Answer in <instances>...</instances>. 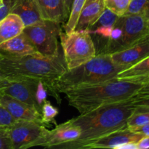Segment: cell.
<instances>
[{"mask_svg": "<svg viewBox=\"0 0 149 149\" xmlns=\"http://www.w3.org/2000/svg\"><path fill=\"white\" fill-rule=\"evenodd\" d=\"M135 109L132 98L106 105L70 119L81 130L77 141L61 145V149H82L88 143L111 132L127 127V122Z\"/></svg>", "mask_w": 149, "mask_h": 149, "instance_id": "6da1fadb", "label": "cell"}, {"mask_svg": "<svg viewBox=\"0 0 149 149\" xmlns=\"http://www.w3.org/2000/svg\"><path fill=\"white\" fill-rule=\"evenodd\" d=\"M66 70L64 59L60 55L49 57L36 53L20 57L1 56L0 59V72L9 81H41L47 91L58 100L59 95L54 85Z\"/></svg>", "mask_w": 149, "mask_h": 149, "instance_id": "7a4b0ae2", "label": "cell"}, {"mask_svg": "<svg viewBox=\"0 0 149 149\" xmlns=\"http://www.w3.org/2000/svg\"><path fill=\"white\" fill-rule=\"evenodd\" d=\"M146 83L118 79L70 89L63 93L68 104L79 113L106 105L130 100Z\"/></svg>", "mask_w": 149, "mask_h": 149, "instance_id": "3957f363", "label": "cell"}, {"mask_svg": "<svg viewBox=\"0 0 149 149\" xmlns=\"http://www.w3.org/2000/svg\"><path fill=\"white\" fill-rule=\"evenodd\" d=\"M112 61L109 54H97L87 62L67 69L55 81L54 90L58 95L65 90L93 85L116 79L123 71Z\"/></svg>", "mask_w": 149, "mask_h": 149, "instance_id": "277c9868", "label": "cell"}, {"mask_svg": "<svg viewBox=\"0 0 149 149\" xmlns=\"http://www.w3.org/2000/svg\"><path fill=\"white\" fill-rule=\"evenodd\" d=\"M63 59L67 69L76 68L97 55L93 37L88 29L60 33Z\"/></svg>", "mask_w": 149, "mask_h": 149, "instance_id": "5b68a950", "label": "cell"}, {"mask_svg": "<svg viewBox=\"0 0 149 149\" xmlns=\"http://www.w3.org/2000/svg\"><path fill=\"white\" fill-rule=\"evenodd\" d=\"M122 29V36L113 43L105 46L98 54H111L133 45L149 42V29L145 16L124 15L116 22Z\"/></svg>", "mask_w": 149, "mask_h": 149, "instance_id": "8992f818", "label": "cell"}, {"mask_svg": "<svg viewBox=\"0 0 149 149\" xmlns=\"http://www.w3.org/2000/svg\"><path fill=\"white\" fill-rule=\"evenodd\" d=\"M23 33L39 54L45 56H58L59 53L58 36L60 23L43 20L25 27Z\"/></svg>", "mask_w": 149, "mask_h": 149, "instance_id": "52a82bcc", "label": "cell"}, {"mask_svg": "<svg viewBox=\"0 0 149 149\" xmlns=\"http://www.w3.org/2000/svg\"><path fill=\"white\" fill-rule=\"evenodd\" d=\"M49 130L43 124L28 120H16L9 127L12 149L31 148Z\"/></svg>", "mask_w": 149, "mask_h": 149, "instance_id": "ba28073f", "label": "cell"}, {"mask_svg": "<svg viewBox=\"0 0 149 149\" xmlns=\"http://www.w3.org/2000/svg\"><path fill=\"white\" fill-rule=\"evenodd\" d=\"M81 135V130L69 120L58 125L54 129L48 130L42 138L38 140L33 147L58 148L65 143L77 141Z\"/></svg>", "mask_w": 149, "mask_h": 149, "instance_id": "9c48e42d", "label": "cell"}, {"mask_svg": "<svg viewBox=\"0 0 149 149\" xmlns=\"http://www.w3.org/2000/svg\"><path fill=\"white\" fill-rule=\"evenodd\" d=\"M144 135L135 132L126 127L111 132L105 136L88 143L82 149L113 148L120 149L121 147L129 143H138Z\"/></svg>", "mask_w": 149, "mask_h": 149, "instance_id": "30bf717a", "label": "cell"}, {"mask_svg": "<svg viewBox=\"0 0 149 149\" xmlns=\"http://www.w3.org/2000/svg\"><path fill=\"white\" fill-rule=\"evenodd\" d=\"M0 103L15 120L33 121L43 124L42 113L37 109L4 94L2 90L0 92Z\"/></svg>", "mask_w": 149, "mask_h": 149, "instance_id": "8fae6325", "label": "cell"}, {"mask_svg": "<svg viewBox=\"0 0 149 149\" xmlns=\"http://www.w3.org/2000/svg\"><path fill=\"white\" fill-rule=\"evenodd\" d=\"M39 82L25 80L13 81L2 90V93L35 108L42 113L36 99V90Z\"/></svg>", "mask_w": 149, "mask_h": 149, "instance_id": "7c38bea8", "label": "cell"}, {"mask_svg": "<svg viewBox=\"0 0 149 149\" xmlns=\"http://www.w3.org/2000/svg\"><path fill=\"white\" fill-rule=\"evenodd\" d=\"M109 55L113 63L125 70L148 56L149 42H142Z\"/></svg>", "mask_w": 149, "mask_h": 149, "instance_id": "4fadbf2b", "label": "cell"}, {"mask_svg": "<svg viewBox=\"0 0 149 149\" xmlns=\"http://www.w3.org/2000/svg\"><path fill=\"white\" fill-rule=\"evenodd\" d=\"M39 53L26 35L23 33L0 44L1 56L20 57Z\"/></svg>", "mask_w": 149, "mask_h": 149, "instance_id": "5bb4252c", "label": "cell"}, {"mask_svg": "<svg viewBox=\"0 0 149 149\" xmlns=\"http://www.w3.org/2000/svg\"><path fill=\"white\" fill-rule=\"evenodd\" d=\"M10 13L17 15L25 27L43 20L36 0H13Z\"/></svg>", "mask_w": 149, "mask_h": 149, "instance_id": "9a60e30c", "label": "cell"}, {"mask_svg": "<svg viewBox=\"0 0 149 149\" xmlns=\"http://www.w3.org/2000/svg\"><path fill=\"white\" fill-rule=\"evenodd\" d=\"M105 8L104 0H86L75 30L90 29L101 15Z\"/></svg>", "mask_w": 149, "mask_h": 149, "instance_id": "2e32d148", "label": "cell"}, {"mask_svg": "<svg viewBox=\"0 0 149 149\" xmlns=\"http://www.w3.org/2000/svg\"><path fill=\"white\" fill-rule=\"evenodd\" d=\"M43 20L60 23L66 20L64 0H36Z\"/></svg>", "mask_w": 149, "mask_h": 149, "instance_id": "e0dca14e", "label": "cell"}, {"mask_svg": "<svg viewBox=\"0 0 149 149\" xmlns=\"http://www.w3.org/2000/svg\"><path fill=\"white\" fill-rule=\"evenodd\" d=\"M118 79L148 83L149 81V55L117 74Z\"/></svg>", "mask_w": 149, "mask_h": 149, "instance_id": "ac0fdd59", "label": "cell"}, {"mask_svg": "<svg viewBox=\"0 0 149 149\" xmlns=\"http://www.w3.org/2000/svg\"><path fill=\"white\" fill-rule=\"evenodd\" d=\"M24 23L17 15L10 13L0 21V44L23 33Z\"/></svg>", "mask_w": 149, "mask_h": 149, "instance_id": "d6986e66", "label": "cell"}, {"mask_svg": "<svg viewBox=\"0 0 149 149\" xmlns=\"http://www.w3.org/2000/svg\"><path fill=\"white\" fill-rule=\"evenodd\" d=\"M148 123H149V108L135 106L133 113L130 116L127 122V127L131 129Z\"/></svg>", "mask_w": 149, "mask_h": 149, "instance_id": "ffe728a7", "label": "cell"}, {"mask_svg": "<svg viewBox=\"0 0 149 149\" xmlns=\"http://www.w3.org/2000/svg\"><path fill=\"white\" fill-rule=\"evenodd\" d=\"M85 1L86 0H74L68 20L63 26L64 31L70 32L75 30L80 13Z\"/></svg>", "mask_w": 149, "mask_h": 149, "instance_id": "44dd1931", "label": "cell"}, {"mask_svg": "<svg viewBox=\"0 0 149 149\" xmlns=\"http://www.w3.org/2000/svg\"><path fill=\"white\" fill-rule=\"evenodd\" d=\"M125 15H149V0H131L129 7Z\"/></svg>", "mask_w": 149, "mask_h": 149, "instance_id": "7402d4cb", "label": "cell"}, {"mask_svg": "<svg viewBox=\"0 0 149 149\" xmlns=\"http://www.w3.org/2000/svg\"><path fill=\"white\" fill-rule=\"evenodd\" d=\"M130 2L131 0H104L105 7L119 17L126 13Z\"/></svg>", "mask_w": 149, "mask_h": 149, "instance_id": "603a6c76", "label": "cell"}, {"mask_svg": "<svg viewBox=\"0 0 149 149\" xmlns=\"http://www.w3.org/2000/svg\"><path fill=\"white\" fill-rule=\"evenodd\" d=\"M119 17V16L116 15L113 12L109 10V9L105 8L103 13L99 17L97 21L89 29L92 30V29H95L97 27H100V26H111L113 27Z\"/></svg>", "mask_w": 149, "mask_h": 149, "instance_id": "cb8c5ba5", "label": "cell"}, {"mask_svg": "<svg viewBox=\"0 0 149 149\" xmlns=\"http://www.w3.org/2000/svg\"><path fill=\"white\" fill-rule=\"evenodd\" d=\"M58 114V111L49 101L45 100L42 106V123L45 126H49L50 124L55 123V118Z\"/></svg>", "mask_w": 149, "mask_h": 149, "instance_id": "d4e9b609", "label": "cell"}, {"mask_svg": "<svg viewBox=\"0 0 149 149\" xmlns=\"http://www.w3.org/2000/svg\"><path fill=\"white\" fill-rule=\"evenodd\" d=\"M132 101L135 106L149 108V82L146 83L132 97Z\"/></svg>", "mask_w": 149, "mask_h": 149, "instance_id": "484cf974", "label": "cell"}, {"mask_svg": "<svg viewBox=\"0 0 149 149\" xmlns=\"http://www.w3.org/2000/svg\"><path fill=\"white\" fill-rule=\"evenodd\" d=\"M0 149H12L9 127H0Z\"/></svg>", "mask_w": 149, "mask_h": 149, "instance_id": "4316f807", "label": "cell"}, {"mask_svg": "<svg viewBox=\"0 0 149 149\" xmlns=\"http://www.w3.org/2000/svg\"><path fill=\"white\" fill-rule=\"evenodd\" d=\"M1 91V90H0V92ZM15 121V119L9 113V112L0 103V127H9Z\"/></svg>", "mask_w": 149, "mask_h": 149, "instance_id": "83f0119b", "label": "cell"}, {"mask_svg": "<svg viewBox=\"0 0 149 149\" xmlns=\"http://www.w3.org/2000/svg\"><path fill=\"white\" fill-rule=\"evenodd\" d=\"M47 91L46 88L44 86L43 83L39 81L37 84V87H36V102H37V104L39 106V109H41V111H42V106L43 105V103H45L46 100V96H47Z\"/></svg>", "mask_w": 149, "mask_h": 149, "instance_id": "f1b7e54d", "label": "cell"}, {"mask_svg": "<svg viewBox=\"0 0 149 149\" xmlns=\"http://www.w3.org/2000/svg\"><path fill=\"white\" fill-rule=\"evenodd\" d=\"M12 4L13 0H1L0 2V21L10 13Z\"/></svg>", "mask_w": 149, "mask_h": 149, "instance_id": "f546056e", "label": "cell"}, {"mask_svg": "<svg viewBox=\"0 0 149 149\" xmlns=\"http://www.w3.org/2000/svg\"><path fill=\"white\" fill-rule=\"evenodd\" d=\"M132 131L135 132H138V133L141 134V135H144V136H148L149 135V123L146 124V125H142V126L137 127L131 128Z\"/></svg>", "mask_w": 149, "mask_h": 149, "instance_id": "4dcf8cb0", "label": "cell"}, {"mask_svg": "<svg viewBox=\"0 0 149 149\" xmlns=\"http://www.w3.org/2000/svg\"><path fill=\"white\" fill-rule=\"evenodd\" d=\"M137 149H147L149 148V135L143 136L136 143Z\"/></svg>", "mask_w": 149, "mask_h": 149, "instance_id": "1f68e13d", "label": "cell"}, {"mask_svg": "<svg viewBox=\"0 0 149 149\" xmlns=\"http://www.w3.org/2000/svg\"><path fill=\"white\" fill-rule=\"evenodd\" d=\"M11 82L10 81H9L1 72H0V90H3L6 87L10 84V83Z\"/></svg>", "mask_w": 149, "mask_h": 149, "instance_id": "d6a6232c", "label": "cell"}, {"mask_svg": "<svg viewBox=\"0 0 149 149\" xmlns=\"http://www.w3.org/2000/svg\"><path fill=\"white\" fill-rule=\"evenodd\" d=\"M74 0H64V4H65V13L66 20H68V17L69 16L70 12H71V7Z\"/></svg>", "mask_w": 149, "mask_h": 149, "instance_id": "836d02e7", "label": "cell"}, {"mask_svg": "<svg viewBox=\"0 0 149 149\" xmlns=\"http://www.w3.org/2000/svg\"><path fill=\"white\" fill-rule=\"evenodd\" d=\"M146 23H147V26H148V29H149V15L148 16H146Z\"/></svg>", "mask_w": 149, "mask_h": 149, "instance_id": "e575fe53", "label": "cell"}, {"mask_svg": "<svg viewBox=\"0 0 149 149\" xmlns=\"http://www.w3.org/2000/svg\"><path fill=\"white\" fill-rule=\"evenodd\" d=\"M1 54H0V59H1Z\"/></svg>", "mask_w": 149, "mask_h": 149, "instance_id": "d590c367", "label": "cell"}, {"mask_svg": "<svg viewBox=\"0 0 149 149\" xmlns=\"http://www.w3.org/2000/svg\"><path fill=\"white\" fill-rule=\"evenodd\" d=\"M1 0H0V2H1Z\"/></svg>", "mask_w": 149, "mask_h": 149, "instance_id": "8d00e7d4", "label": "cell"}, {"mask_svg": "<svg viewBox=\"0 0 149 149\" xmlns=\"http://www.w3.org/2000/svg\"><path fill=\"white\" fill-rule=\"evenodd\" d=\"M148 82H149V81H148Z\"/></svg>", "mask_w": 149, "mask_h": 149, "instance_id": "74e56055", "label": "cell"}]
</instances>
